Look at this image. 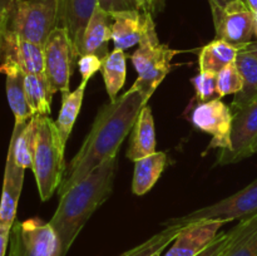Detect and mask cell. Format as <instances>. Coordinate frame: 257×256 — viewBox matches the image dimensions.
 Wrapping results in <instances>:
<instances>
[{"mask_svg":"<svg viewBox=\"0 0 257 256\" xmlns=\"http://www.w3.org/2000/svg\"><path fill=\"white\" fill-rule=\"evenodd\" d=\"M112 40L114 49L127 50L140 44L150 33L155 32L153 15L141 10L112 13Z\"/></svg>","mask_w":257,"mask_h":256,"instance_id":"cell-13","label":"cell"},{"mask_svg":"<svg viewBox=\"0 0 257 256\" xmlns=\"http://www.w3.org/2000/svg\"><path fill=\"white\" fill-rule=\"evenodd\" d=\"M230 2H233V0H208L211 10L222 9V8H225Z\"/></svg>","mask_w":257,"mask_h":256,"instance_id":"cell-37","label":"cell"},{"mask_svg":"<svg viewBox=\"0 0 257 256\" xmlns=\"http://www.w3.org/2000/svg\"><path fill=\"white\" fill-rule=\"evenodd\" d=\"M100 73L104 79L105 89L110 102H113L117 99L118 93L124 85L127 74V62L123 50L113 49L104 59H102Z\"/></svg>","mask_w":257,"mask_h":256,"instance_id":"cell-26","label":"cell"},{"mask_svg":"<svg viewBox=\"0 0 257 256\" xmlns=\"http://www.w3.org/2000/svg\"><path fill=\"white\" fill-rule=\"evenodd\" d=\"M10 232L12 230L0 226V256H5V252H7L8 243L10 241Z\"/></svg>","mask_w":257,"mask_h":256,"instance_id":"cell-36","label":"cell"},{"mask_svg":"<svg viewBox=\"0 0 257 256\" xmlns=\"http://www.w3.org/2000/svg\"><path fill=\"white\" fill-rule=\"evenodd\" d=\"M9 256H62L58 236L40 218L15 221L10 232Z\"/></svg>","mask_w":257,"mask_h":256,"instance_id":"cell-8","label":"cell"},{"mask_svg":"<svg viewBox=\"0 0 257 256\" xmlns=\"http://www.w3.org/2000/svg\"><path fill=\"white\" fill-rule=\"evenodd\" d=\"M98 5L109 14L128 10H140L136 0H98Z\"/></svg>","mask_w":257,"mask_h":256,"instance_id":"cell-33","label":"cell"},{"mask_svg":"<svg viewBox=\"0 0 257 256\" xmlns=\"http://www.w3.org/2000/svg\"><path fill=\"white\" fill-rule=\"evenodd\" d=\"M196 92V99L200 103L212 99H220L217 94V74L210 72H200L191 79Z\"/></svg>","mask_w":257,"mask_h":256,"instance_id":"cell-30","label":"cell"},{"mask_svg":"<svg viewBox=\"0 0 257 256\" xmlns=\"http://www.w3.org/2000/svg\"><path fill=\"white\" fill-rule=\"evenodd\" d=\"M193 125L202 132L212 136L208 151L220 148L221 152L231 150L233 114L230 107L221 99L200 103L191 115Z\"/></svg>","mask_w":257,"mask_h":256,"instance_id":"cell-11","label":"cell"},{"mask_svg":"<svg viewBox=\"0 0 257 256\" xmlns=\"http://www.w3.org/2000/svg\"><path fill=\"white\" fill-rule=\"evenodd\" d=\"M241 49L245 50V52H247V53H250L251 55H253V57L257 58V40L248 43L247 45H245V47L241 48Z\"/></svg>","mask_w":257,"mask_h":256,"instance_id":"cell-38","label":"cell"},{"mask_svg":"<svg viewBox=\"0 0 257 256\" xmlns=\"http://www.w3.org/2000/svg\"><path fill=\"white\" fill-rule=\"evenodd\" d=\"M34 132V117L30 118L28 122L15 123L14 130H13L8 156L14 161L15 165L24 170L32 167Z\"/></svg>","mask_w":257,"mask_h":256,"instance_id":"cell-22","label":"cell"},{"mask_svg":"<svg viewBox=\"0 0 257 256\" xmlns=\"http://www.w3.org/2000/svg\"><path fill=\"white\" fill-rule=\"evenodd\" d=\"M35 122L32 170L42 201H48L58 190L65 173V146L50 115H33Z\"/></svg>","mask_w":257,"mask_h":256,"instance_id":"cell-3","label":"cell"},{"mask_svg":"<svg viewBox=\"0 0 257 256\" xmlns=\"http://www.w3.org/2000/svg\"><path fill=\"white\" fill-rule=\"evenodd\" d=\"M216 38L241 49L252 42L255 35L253 13L243 0L230 2L222 9L211 10Z\"/></svg>","mask_w":257,"mask_h":256,"instance_id":"cell-9","label":"cell"},{"mask_svg":"<svg viewBox=\"0 0 257 256\" xmlns=\"http://www.w3.org/2000/svg\"><path fill=\"white\" fill-rule=\"evenodd\" d=\"M88 83L82 82L78 85L74 92H63L62 93V108L58 114L55 125H57L58 133H59L60 141L63 145H67V141L72 133L74 123L77 120L78 114L82 107L83 97H84V90Z\"/></svg>","mask_w":257,"mask_h":256,"instance_id":"cell-23","label":"cell"},{"mask_svg":"<svg viewBox=\"0 0 257 256\" xmlns=\"http://www.w3.org/2000/svg\"><path fill=\"white\" fill-rule=\"evenodd\" d=\"M112 17L104 12L99 5L93 12L87 28L84 30L82 43L78 49L80 55L93 54L100 59H104L108 52V43L112 40Z\"/></svg>","mask_w":257,"mask_h":256,"instance_id":"cell-16","label":"cell"},{"mask_svg":"<svg viewBox=\"0 0 257 256\" xmlns=\"http://www.w3.org/2000/svg\"><path fill=\"white\" fill-rule=\"evenodd\" d=\"M178 53L180 50L160 43L155 30L140 43V48L132 54L131 59L138 74L132 88L140 90L147 102L170 73L171 62Z\"/></svg>","mask_w":257,"mask_h":256,"instance_id":"cell-4","label":"cell"},{"mask_svg":"<svg viewBox=\"0 0 257 256\" xmlns=\"http://www.w3.org/2000/svg\"><path fill=\"white\" fill-rule=\"evenodd\" d=\"M236 65L243 79L242 89L236 93L230 109L232 114L257 100V58L242 49H238Z\"/></svg>","mask_w":257,"mask_h":256,"instance_id":"cell-19","label":"cell"},{"mask_svg":"<svg viewBox=\"0 0 257 256\" xmlns=\"http://www.w3.org/2000/svg\"><path fill=\"white\" fill-rule=\"evenodd\" d=\"M147 103L140 90L131 88L119 98L100 107L82 147L65 168V175L58 188L59 197L84 180L98 166L117 157L123 141Z\"/></svg>","mask_w":257,"mask_h":256,"instance_id":"cell-1","label":"cell"},{"mask_svg":"<svg viewBox=\"0 0 257 256\" xmlns=\"http://www.w3.org/2000/svg\"><path fill=\"white\" fill-rule=\"evenodd\" d=\"M243 2L247 4V7L250 8L251 12H257V0H243Z\"/></svg>","mask_w":257,"mask_h":256,"instance_id":"cell-39","label":"cell"},{"mask_svg":"<svg viewBox=\"0 0 257 256\" xmlns=\"http://www.w3.org/2000/svg\"><path fill=\"white\" fill-rule=\"evenodd\" d=\"M223 256H257V213L240 220Z\"/></svg>","mask_w":257,"mask_h":256,"instance_id":"cell-24","label":"cell"},{"mask_svg":"<svg viewBox=\"0 0 257 256\" xmlns=\"http://www.w3.org/2000/svg\"><path fill=\"white\" fill-rule=\"evenodd\" d=\"M117 165V157L105 161L60 196L59 205L49 223L58 236L62 256L67 255L85 223L110 196Z\"/></svg>","mask_w":257,"mask_h":256,"instance_id":"cell-2","label":"cell"},{"mask_svg":"<svg viewBox=\"0 0 257 256\" xmlns=\"http://www.w3.org/2000/svg\"><path fill=\"white\" fill-rule=\"evenodd\" d=\"M24 168L19 167L7 156L4 181H3L2 200H0V226L12 230L17 220V208L24 183Z\"/></svg>","mask_w":257,"mask_h":256,"instance_id":"cell-17","label":"cell"},{"mask_svg":"<svg viewBox=\"0 0 257 256\" xmlns=\"http://www.w3.org/2000/svg\"><path fill=\"white\" fill-rule=\"evenodd\" d=\"M78 67H79L80 74H82V82L88 83L90 78L100 70L102 67V59L98 58L97 55L85 54L80 55L78 59Z\"/></svg>","mask_w":257,"mask_h":256,"instance_id":"cell-32","label":"cell"},{"mask_svg":"<svg viewBox=\"0 0 257 256\" xmlns=\"http://www.w3.org/2000/svg\"><path fill=\"white\" fill-rule=\"evenodd\" d=\"M257 143V100L233 113L231 150L220 152L217 165H230L253 155Z\"/></svg>","mask_w":257,"mask_h":256,"instance_id":"cell-12","label":"cell"},{"mask_svg":"<svg viewBox=\"0 0 257 256\" xmlns=\"http://www.w3.org/2000/svg\"><path fill=\"white\" fill-rule=\"evenodd\" d=\"M226 222L218 220L197 221L186 225L163 256H195L212 242Z\"/></svg>","mask_w":257,"mask_h":256,"instance_id":"cell-14","label":"cell"},{"mask_svg":"<svg viewBox=\"0 0 257 256\" xmlns=\"http://www.w3.org/2000/svg\"><path fill=\"white\" fill-rule=\"evenodd\" d=\"M22 72L44 74V49L20 35L7 30L0 45V73Z\"/></svg>","mask_w":257,"mask_h":256,"instance_id":"cell-10","label":"cell"},{"mask_svg":"<svg viewBox=\"0 0 257 256\" xmlns=\"http://www.w3.org/2000/svg\"><path fill=\"white\" fill-rule=\"evenodd\" d=\"M243 79L235 63H231L217 73V94L223 98L228 94H236L242 89Z\"/></svg>","mask_w":257,"mask_h":256,"instance_id":"cell-29","label":"cell"},{"mask_svg":"<svg viewBox=\"0 0 257 256\" xmlns=\"http://www.w3.org/2000/svg\"><path fill=\"white\" fill-rule=\"evenodd\" d=\"M5 77H7L5 87H7L8 102H9L13 114H14L15 123L28 122L33 117V113L28 104L27 95H25V74L14 70V72L7 73Z\"/></svg>","mask_w":257,"mask_h":256,"instance_id":"cell-27","label":"cell"},{"mask_svg":"<svg viewBox=\"0 0 257 256\" xmlns=\"http://www.w3.org/2000/svg\"><path fill=\"white\" fill-rule=\"evenodd\" d=\"M97 5L98 0H59L58 27L67 30L77 52Z\"/></svg>","mask_w":257,"mask_h":256,"instance_id":"cell-15","label":"cell"},{"mask_svg":"<svg viewBox=\"0 0 257 256\" xmlns=\"http://www.w3.org/2000/svg\"><path fill=\"white\" fill-rule=\"evenodd\" d=\"M58 10L59 0H14L8 30L44 45L58 28Z\"/></svg>","mask_w":257,"mask_h":256,"instance_id":"cell-5","label":"cell"},{"mask_svg":"<svg viewBox=\"0 0 257 256\" xmlns=\"http://www.w3.org/2000/svg\"><path fill=\"white\" fill-rule=\"evenodd\" d=\"M233 237L232 230L227 232H221L212 240V242L208 246H206L201 252H198L195 256H223L228 245L231 243Z\"/></svg>","mask_w":257,"mask_h":256,"instance_id":"cell-31","label":"cell"},{"mask_svg":"<svg viewBox=\"0 0 257 256\" xmlns=\"http://www.w3.org/2000/svg\"><path fill=\"white\" fill-rule=\"evenodd\" d=\"M253 13V20H255V37L257 38V12Z\"/></svg>","mask_w":257,"mask_h":256,"instance_id":"cell-40","label":"cell"},{"mask_svg":"<svg viewBox=\"0 0 257 256\" xmlns=\"http://www.w3.org/2000/svg\"><path fill=\"white\" fill-rule=\"evenodd\" d=\"M253 153H257V143L255 145V147H253Z\"/></svg>","mask_w":257,"mask_h":256,"instance_id":"cell-41","label":"cell"},{"mask_svg":"<svg viewBox=\"0 0 257 256\" xmlns=\"http://www.w3.org/2000/svg\"><path fill=\"white\" fill-rule=\"evenodd\" d=\"M183 227L185 226L182 225L166 226L161 232L156 233L136 247L125 251L120 256H155L156 253H162L163 250L176 240Z\"/></svg>","mask_w":257,"mask_h":256,"instance_id":"cell-28","label":"cell"},{"mask_svg":"<svg viewBox=\"0 0 257 256\" xmlns=\"http://www.w3.org/2000/svg\"><path fill=\"white\" fill-rule=\"evenodd\" d=\"M237 53V48L220 38H216L215 40L201 48L198 54V69L200 72L217 74L228 64L236 62Z\"/></svg>","mask_w":257,"mask_h":256,"instance_id":"cell-21","label":"cell"},{"mask_svg":"<svg viewBox=\"0 0 257 256\" xmlns=\"http://www.w3.org/2000/svg\"><path fill=\"white\" fill-rule=\"evenodd\" d=\"M166 165L167 156L165 152H155L153 155L136 161L132 181L133 193L142 196L152 190L160 176L162 175Z\"/></svg>","mask_w":257,"mask_h":256,"instance_id":"cell-20","label":"cell"},{"mask_svg":"<svg viewBox=\"0 0 257 256\" xmlns=\"http://www.w3.org/2000/svg\"><path fill=\"white\" fill-rule=\"evenodd\" d=\"M13 4H14V0H0V45H2L5 32L8 30Z\"/></svg>","mask_w":257,"mask_h":256,"instance_id":"cell-34","label":"cell"},{"mask_svg":"<svg viewBox=\"0 0 257 256\" xmlns=\"http://www.w3.org/2000/svg\"><path fill=\"white\" fill-rule=\"evenodd\" d=\"M25 95L33 115H50L53 92L44 74H25Z\"/></svg>","mask_w":257,"mask_h":256,"instance_id":"cell-25","label":"cell"},{"mask_svg":"<svg viewBox=\"0 0 257 256\" xmlns=\"http://www.w3.org/2000/svg\"><path fill=\"white\" fill-rule=\"evenodd\" d=\"M257 213V180L232 196L207 207L198 208L181 217H175L165 222L170 225H190L197 221L218 220L223 222L233 220H243Z\"/></svg>","mask_w":257,"mask_h":256,"instance_id":"cell-7","label":"cell"},{"mask_svg":"<svg viewBox=\"0 0 257 256\" xmlns=\"http://www.w3.org/2000/svg\"><path fill=\"white\" fill-rule=\"evenodd\" d=\"M43 49L44 75L53 94L57 92H68L79 54L67 30L64 28H55L43 45Z\"/></svg>","mask_w":257,"mask_h":256,"instance_id":"cell-6","label":"cell"},{"mask_svg":"<svg viewBox=\"0 0 257 256\" xmlns=\"http://www.w3.org/2000/svg\"><path fill=\"white\" fill-rule=\"evenodd\" d=\"M156 152V132L152 109L148 104L141 110L137 120L132 128L130 148L127 151V158L136 161L153 155Z\"/></svg>","mask_w":257,"mask_h":256,"instance_id":"cell-18","label":"cell"},{"mask_svg":"<svg viewBox=\"0 0 257 256\" xmlns=\"http://www.w3.org/2000/svg\"><path fill=\"white\" fill-rule=\"evenodd\" d=\"M155 256H162V253H156Z\"/></svg>","mask_w":257,"mask_h":256,"instance_id":"cell-42","label":"cell"},{"mask_svg":"<svg viewBox=\"0 0 257 256\" xmlns=\"http://www.w3.org/2000/svg\"><path fill=\"white\" fill-rule=\"evenodd\" d=\"M136 3L141 12L148 13L151 15L161 13L166 5V0H136Z\"/></svg>","mask_w":257,"mask_h":256,"instance_id":"cell-35","label":"cell"}]
</instances>
